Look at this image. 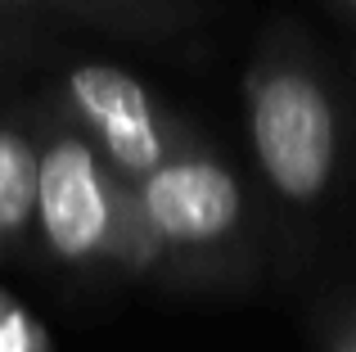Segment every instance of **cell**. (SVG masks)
Instances as JSON below:
<instances>
[{"label":"cell","instance_id":"obj_1","mask_svg":"<svg viewBox=\"0 0 356 352\" xmlns=\"http://www.w3.org/2000/svg\"><path fill=\"white\" fill-rule=\"evenodd\" d=\"M248 150L266 194L289 212H321L352 154V113L325 54L298 23H270L243 68Z\"/></svg>","mask_w":356,"mask_h":352},{"label":"cell","instance_id":"obj_2","mask_svg":"<svg viewBox=\"0 0 356 352\" xmlns=\"http://www.w3.org/2000/svg\"><path fill=\"white\" fill-rule=\"evenodd\" d=\"M131 190L149 230L185 280L243 285L252 275V199L239 172L208 141L172 154Z\"/></svg>","mask_w":356,"mask_h":352},{"label":"cell","instance_id":"obj_3","mask_svg":"<svg viewBox=\"0 0 356 352\" xmlns=\"http://www.w3.org/2000/svg\"><path fill=\"white\" fill-rule=\"evenodd\" d=\"M36 217L50 248L68 262L118 257L136 271L172 266L158 235L122 176L104 163L72 118H63L41 145V185H36ZM176 271V266H172Z\"/></svg>","mask_w":356,"mask_h":352},{"label":"cell","instance_id":"obj_4","mask_svg":"<svg viewBox=\"0 0 356 352\" xmlns=\"http://www.w3.org/2000/svg\"><path fill=\"white\" fill-rule=\"evenodd\" d=\"M63 113L90 136V145L127 185L145 181L172 154L203 141L136 72L118 63H72L63 72Z\"/></svg>","mask_w":356,"mask_h":352},{"label":"cell","instance_id":"obj_5","mask_svg":"<svg viewBox=\"0 0 356 352\" xmlns=\"http://www.w3.org/2000/svg\"><path fill=\"white\" fill-rule=\"evenodd\" d=\"M14 9H54L77 23H95L122 36L145 41H176V36L203 27L208 0H0Z\"/></svg>","mask_w":356,"mask_h":352},{"label":"cell","instance_id":"obj_6","mask_svg":"<svg viewBox=\"0 0 356 352\" xmlns=\"http://www.w3.org/2000/svg\"><path fill=\"white\" fill-rule=\"evenodd\" d=\"M36 185H41V150L18 127L0 122V235L23 230L36 217Z\"/></svg>","mask_w":356,"mask_h":352},{"label":"cell","instance_id":"obj_7","mask_svg":"<svg viewBox=\"0 0 356 352\" xmlns=\"http://www.w3.org/2000/svg\"><path fill=\"white\" fill-rule=\"evenodd\" d=\"M330 352H356V307H348L334 326V348Z\"/></svg>","mask_w":356,"mask_h":352},{"label":"cell","instance_id":"obj_8","mask_svg":"<svg viewBox=\"0 0 356 352\" xmlns=\"http://www.w3.org/2000/svg\"><path fill=\"white\" fill-rule=\"evenodd\" d=\"M325 5H330L334 14L343 18V23H352V27H356V0H325Z\"/></svg>","mask_w":356,"mask_h":352}]
</instances>
